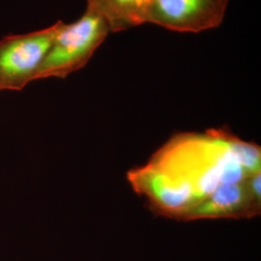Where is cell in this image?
Listing matches in <instances>:
<instances>
[{
	"mask_svg": "<svg viewBox=\"0 0 261 261\" xmlns=\"http://www.w3.org/2000/svg\"><path fill=\"white\" fill-rule=\"evenodd\" d=\"M110 32L103 19L88 9L73 23L66 24L59 20L56 37L38 68L34 81L47 77L65 79L81 70Z\"/></svg>",
	"mask_w": 261,
	"mask_h": 261,
	"instance_id": "6da1fadb",
	"label": "cell"
},
{
	"mask_svg": "<svg viewBox=\"0 0 261 261\" xmlns=\"http://www.w3.org/2000/svg\"><path fill=\"white\" fill-rule=\"evenodd\" d=\"M58 21L50 28L0 40V92L21 91L34 81L56 37Z\"/></svg>",
	"mask_w": 261,
	"mask_h": 261,
	"instance_id": "7a4b0ae2",
	"label": "cell"
},
{
	"mask_svg": "<svg viewBox=\"0 0 261 261\" xmlns=\"http://www.w3.org/2000/svg\"><path fill=\"white\" fill-rule=\"evenodd\" d=\"M228 0H153L147 22L178 32L197 33L218 28Z\"/></svg>",
	"mask_w": 261,
	"mask_h": 261,
	"instance_id": "3957f363",
	"label": "cell"
},
{
	"mask_svg": "<svg viewBox=\"0 0 261 261\" xmlns=\"http://www.w3.org/2000/svg\"><path fill=\"white\" fill-rule=\"evenodd\" d=\"M130 180L150 202L167 214L183 218L196 204L192 186L183 178L169 172L157 163L132 173Z\"/></svg>",
	"mask_w": 261,
	"mask_h": 261,
	"instance_id": "277c9868",
	"label": "cell"
},
{
	"mask_svg": "<svg viewBox=\"0 0 261 261\" xmlns=\"http://www.w3.org/2000/svg\"><path fill=\"white\" fill-rule=\"evenodd\" d=\"M245 182L218 187L205 199L193 206L183 218L212 219L256 214L260 206L253 201Z\"/></svg>",
	"mask_w": 261,
	"mask_h": 261,
	"instance_id": "5b68a950",
	"label": "cell"
},
{
	"mask_svg": "<svg viewBox=\"0 0 261 261\" xmlns=\"http://www.w3.org/2000/svg\"><path fill=\"white\" fill-rule=\"evenodd\" d=\"M87 9L99 15L111 32H119L147 22L153 0H86Z\"/></svg>",
	"mask_w": 261,
	"mask_h": 261,
	"instance_id": "8992f818",
	"label": "cell"
},
{
	"mask_svg": "<svg viewBox=\"0 0 261 261\" xmlns=\"http://www.w3.org/2000/svg\"><path fill=\"white\" fill-rule=\"evenodd\" d=\"M229 146L238 164L251 176L260 172V148L253 144L229 136Z\"/></svg>",
	"mask_w": 261,
	"mask_h": 261,
	"instance_id": "52a82bcc",
	"label": "cell"
},
{
	"mask_svg": "<svg viewBox=\"0 0 261 261\" xmlns=\"http://www.w3.org/2000/svg\"><path fill=\"white\" fill-rule=\"evenodd\" d=\"M261 173L252 174L246 180V186L250 196H252L253 201L258 206H260L261 201Z\"/></svg>",
	"mask_w": 261,
	"mask_h": 261,
	"instance_id": "ba28073f",
	"label": "cell"
}]
</instances>
